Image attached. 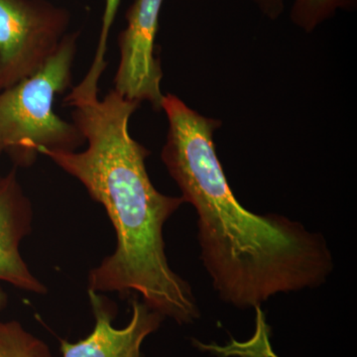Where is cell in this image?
Listing matches in <instances>:
<instances>
[{
  "label": "cell",
  "mask_w": 357,
  "mask_h": 357,
  "mask_svg": "<svg viewBox=\"0 0 357 357\" xmlns=\"http://www.w3.org/2000/svg\"><path fill=\"white\" fill-rule=\"evenodd\" d=\"M168 133L161 158L198 215L201 257L225 304L260 307L280 293L323 285L333 268L321 234L280 215H257L239 204L215 153L220 121L164 96Z\"/></svg>",
  "instance_id": "obj_1"
},
{
  "label": "cell",
  "mask_w": 357,
  "mask_h": 357,
  "mask_svg": "<svg viewBox=\"0 0 357 357\" xmlns=\"http://www.w3.org/2000/svg\"><path fill=\"white\" fill-rule=\"evenodd\" d=\"M139 107L114 89L102 100L74 103L73 122L86 149L39 154L83 184L116 232V249L89 272V290L138 294L164 318L188 325L199 318L198 304L190 284L169 266L163 237L167 220L185 202L157 191L150 180L145 164L150 151L129 133Z\"/></svg>",
  "instance_id": "obj_2"
},
{
  "label": "cell",
  "mask_w": 357,
  "mask_h": 357,
  "mask_svg": "<svg viewBox=\"0 0 357 357\" xmlns=\"http://www.w3.org/2000/svg\"><path fill=\"white\" fill-rule=\"evenodd\" d=\"M79 33H68L53 56L37 72L0 91V155L15 168H28L40 150L77 151L86 144L74 122L54 110L56 96L72 84Z\"/></svg>",
  "instance_id": "obj_3"
},
{
  "label": "cell",
  "mask_w": 357,
  "mask_h": 357,
  "mask_svg": "<svg viewBox=\"0 0 357 357\" xmlns=\"http://www.w3.org/2000/svg\"><path fill=\"white\" fill-rule=\"evenodd\" d=\"M69 25L67 9L47 0H0V91L37 72Z\"/></svg>",
  "instance_id": "obj_4"
},
{
  "label": "cell",
  "mask_w": 357,
  "mask_h": 357,
  "mask_svg": "<svg viewBox=\"0 0 357 357\" xmlns=\"http://www.w3.org/2000/svg\"><path fill=\"white\" fill-rule=\"evenodd\" d=\"M164 0H135L126 13L128 26L119 34V63L114 84L119 95L138 103L149 102L162 110L164 95L161 63L155 39Z\"/></svg>",
  "instance_id": "obj_5"
},
{
  "label": "cell",
  "mask_w": 357,
  "mask_h": 357,
  "mask_svg": "<svg viewBox=\"0 0 357 357\" xmlns=\"http://www.w3.org/2000/svg\"><path fill=\"white\" fill-rule=\"evenodd\" d=\"M96 325L91 335L77 342L61 340L63 357H141V347L148 335L158 330L164 317L134 298L132 314L126 328H116L112 321L116 306L100 293L89 290Z\"/></svg>",
  "instance_id": "obj_6"
},
{
  "label": "cell",
  "mask_w": 357,
  "mask_h": 357,
  "mask_svg": "<svg viewBox=\"0 0 357 357\" xmlns=\"http://www.w3.org/2000/svg\"><path fill=\"white\" fill-rule=\"evenodd\" d=\"M33 210L26 197L16 168L0 174V281L21 290L47 292L46 286L30 272L21 256V241L31 232Z\"/></svg>",
  "instance_id": "obj_7"
},
{
  "label": "cell",
  "mask_w": 357,
  "mask_h": 357,
  "mask_svg": "<svg viewBox=\"0 0 357 357\" xmlns=\"http://www.w3.org/2000/svg\"><path fill=\"white\" fill-rule=\"evenodd\" d=\"M105 2L102 28H100L95 57L83 81L73 88L70 93H68L65 98L66 102H79V100H95L98 98V84L102 73L107 69V62L105 57H107L109 32L112 25L114 24L121 0H105Z\"/></svg>",
  "instance_id": "obj_8"
},
{
  "label": "cell",
  "mask_w": 357,
  "mask_h": 357,
  "mask_svg": "<svg viewBox=\"0 0 357 357\" xmlns=\"http://www.w3.org/2000/svg\"><path fill=\"white\" fill-rule=\"evenodd\" d=\"M0 357H54L43 340L16 321H0Z\"/></svg>",
  "instance_id": "obj_9"
},
{
  "label": "cell",
  "mask_w": 357,
  "mask_h": 357,
  "mask_svg": "<svg viewBox=\"0 0 357 357\" xmlns=\"http://www.w3.org/2000/svg\"><path fill=\"white\" fill-rule=\"evenodd\" d=\"M356 4V0H294L291 20L310 33L332 18L338 9H351Z\"/></svg>",
  "instance_id": "obj_10"
},
{
  "label": "cell",
  "mask_w": 357,
  "mask_h": 357,
  "mask_svg": "<svg viewBox=\"0 0 357 357\" xmlns=\"http://www.w3.org/2000/svg\"><path fill=\"white\" fill-rule=\"evenodd\" d=\"M261 13L271 20H276L284 13V0H252Z\"/></svg>",
  "instance_id": "obj_11"
},
{
  "label": "cell",
  "mask_w": 357,
  "mask_h": 357,
  "mask_svg": "<svg viewBox=\"0 0 357 357\" xmlns=\"http://www.w3.org/2000/svg\"><path fill=\"white\" fill-rule=\"evenodd\" d=\"M7 297L3 291L0 290V311L6 306Z\"/></svg>",
  "instance_id": "obj_12"
},
{
  "label": "cell",
  "mask_w": 357,
  "mask_h": 357,
  "mask_svg": "<svg viewBox=\"0 0 357 357\" xmlns=\"http://www.w3.org/2000/svg\"><path fill=\"white\" fill-rule=\"evenodd\" d=\"M266 357H278V356H277L276 354H275L274 352L272 351L271 347H270L269 349H267Z\"/></svg>",
  "instance_id": "obj_13"
}]
</instances>
